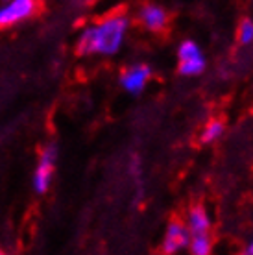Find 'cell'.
Listing matches in <instances>:
<instances>
[{
  "label": "cell",
  "instance_id": "12",
  "mask_svg": "<svg viewBox=\"0 0 253 255\" xmlns=\"http://www.w3.org/2000/svg\"><path fill=\"white\" fill-rule=\"evenodd\" d=\"M244 252H246L248 255H253V239L248 243V246H246V250H244Z\"/></svg>",
  "mask_w": 253,
  "mask_h": 255
},
{
  "label": "cell",
  "instance_id": "11",
  "mask_svg": "<svg viewBox=\"0 0 253 255\" xmlns=\"http://www.w3.org/2000/svg\"><path fill=\"white\" fill-rule=\"evenodd\" d=\"M237 39L241 45H253V20L244 19L237 28Z\"/></svg>",
  "mask_w": 253,
  "mask_h": 255
},
{
  "label": "cell",
  "instance_id": "6",
  "mask_svg": "<svg viewBox=\"0 0 253 255\" xmlns=\"http://www.w3.org/2000/svg\"><path fill=\"white\" fill-rule=\"evenodd\" d=\"M41 7V0H11L0 9V28L13 26L20 20L32 17Z\"/></svg>",
  "mask_w": 253,
  "mask_h": 255
},
{
  "label": "cell",
  "instance_id": "5",
  "mask_svg": "<svg viewBox=\"0 0 253 255\" xmlns=\"http://www.w3.org/2000/svg\"><path fill=\"white\" fill-rule=\"evenodd\" d=\"M137 20L146 32L159 33L168 26L170 15H168V9L165 6L155 4V2H148L144 6H140V9L137 11Z\"/></svg>",
  "mask_w": 253,
  "mask_h": 255
},
{
  "label": "cell",
  "instance_id": "7",
  "mask_svg": "<svg viewBox=\"0 0 253 255\" xmlns=\"http://www.w3.org/2000/svg\"><path fill=\"white\" fill-rule=\"evenodd\" d=\"M185 226L190 231V235H202V233H211L213 230V218L205 205H192L187 215H185Z\"/></svg>",
  "mask_w": 253,
  "mask_h": 255
},
{
  "label": "cell",
  "instance_id": "10",
  "mask_svg": "<svg viewBox=\"0 0 253 255\" xmlns=\"http://www.w3.org/2000/svg\"><path fill=\"white\" fill-rule=\"evenodd\" d=\"M189 252L192 255H209L213 252V237H211V233L190 235Z\"/></svg>",
  "mask_w": 253,
  "mask_h": 255
},
{
  "label": "cell",
  "instance_id": "1",
  "mask_svg": "<svg viewBox=\"0 0 253 255\" xmlns=\"http://www.w3.org/2000/svg\"><path fill=\"white\" fill-rule=\"evenodd\" d=\"M131 20L126 13L108 15L96 24L89 26L78 41L76 50L80 56H115L126 43Z\"/></svg>",
  "mask_w": 253,
  "mask_h": 255
},
{
  "label": "cell",
  "instance_id": "8",
  "mask_svg": "<svg viewBox=\"0 0 253 255\" xmlns=\"http://www.w3.org/2000/svg\"><path fill=\"white\" fill-rule=\"evenodd\" d=\"M54 161H56V148L48 146L41 155L39 166L35 170V176H33V185H35L37 192H44L50 185L52 174H54Z\"/></svg>",
  "mask_w": 253,
  "mask_h": 255
},
{
  "label": "cell",
  "instance_id": "9",
  "mask_svg": "<svg viewBox=\"0 0 253 255\" xmlns=\"http://www.w3.org/2000/svg\"><path fill=\"white\" fill-rule=\"evenodd\" d=\"M224 131H226L224 122L218 121V119H213V121H209L203 126L200 139H202L203 144H213V142H216V140H220L224 137Z\"/></svg>",
  "mask_w": 253,
  "mask_h": 255
},
{
  "label": "cell",
  "instance_id": "2",
  "mask_svg": "<svg viewBox=\"0 0 253 255\" xmlns=\"http://www.w3.org/2000/svg\"><path fill=\"white\" fill-rule=\"evenodd\" d=\"M177 58V72L181 76L194 78L200 76L207 69V58L203 54L202 46L192 39H185L183 43H179L176 50Z\"/></svg>",
  "mask_w": 253,
  "mask_h": 255
},
{
  "label": "cell",
  "instance_id": "3",
  "mask_svg": "<svg viewBox=\"0 0 253 255\" xmlns=\"http://www.w3.org/2000/svg\"><path fill=\"white\" fill-rule=\"evenodd\" d=\"M190 231L187 230L183 220H170L165 228L163 241H161V252L166 255H179L189 252Z\"/></svg>",
  "mask_w": 253,
  "mask_h": 255
},
{
  "label": "cell",
  "instance_id": "4",
  "mask_svg": "<svg viewBox=\"0 0 253 255\" xmlns=\"http://www.w3.org/2000/svg\"><path fill=\"white\" fill-rule=\"evenodd\" d=\"M152 80V67L146 63H135L129 65L122 70L121 74V85L122 89L133 96H139L144 93L148 83Z\"/></svg>",
  "mask_w": 253,
  "mask_h": 255
}]
</instances>
